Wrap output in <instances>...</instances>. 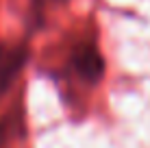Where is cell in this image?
<instances>
[{"instance_id":"obj_1","label":"cell","mask_w":150,"mask_h":148,"mask_svg":"<svg viewBox=\"0 0 150 148\" xmlns=\"http://www.w3.org/2000/svg\"><path fill=\"white\" fill-rule=\"evenodd\" d=\"M76 65H79V70L85 76H89V79H98L102 72V61L98 57L96 50L91 48H83L79 55H76Z\"/></svg>"}]
</instances>
